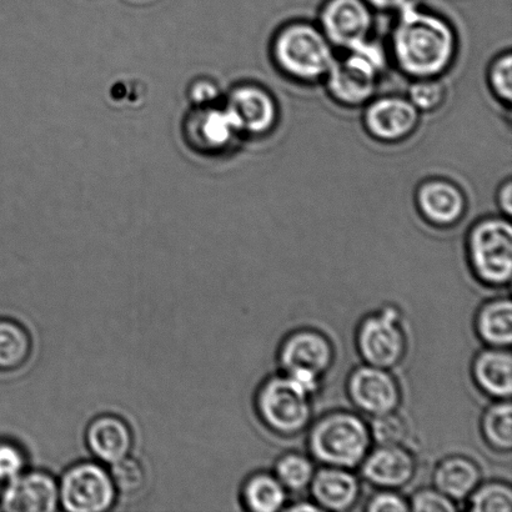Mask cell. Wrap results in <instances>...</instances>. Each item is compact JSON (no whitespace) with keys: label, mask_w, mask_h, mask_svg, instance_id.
<instances>
[{"label":"cell","mask_w":512,"mask_h":512,"mask_svg":"<svg viewBox=\"0 0 512 512\" xmlns=\"http://www.w3.org/2000/svg\"><path fill=\"white\" fill-rule=\"evenodd\" d=\"M455 501L445 496L436 488L416 491L411 498L410 510L415 512H454L458 510Z\"/></svg>","instance_id":"obj_33"},{"label":"cell","mask_w":512,"mask_h":512,"mask_svg":"<svg viewBox=\"0 0 512 512\" xmlns=\"http://www.w3.org/2000/svg\"><path fill=\"white\" fill-rule=\"evenodd\" d=\"M316 24L335 49L345 52L373 39L374 10L365 0H325Z\"/></svg>","instance_id":"obj_9"},{"label":"cell","mask_w":512,"mask_h":512,"mask_svg":"<svg viewBox=\"0 0 512 512\" xmlns=\"http://www.w3.org/2000/svg\"><path fill=\"white\" fill-rule=\"evenodd\" d=\"M389 54L379 42L368 40L344 54L336 55L323 82L331 100L341 107L363 108L378 95L381 78L389 65Z\"/></svg>","instance_id":"obj_3"},{"label":"cell","mask_w":512,"mask_h":512,"mask_svg":"<svg viewBox=\"0 0 512 512\" xmlns=\"http://www.w3.org/2000/svg\"><path fill=\"white\" fill-rule=\"evenodd\" d=\"M29 331L18 321L0 318V371L10 373L23 368L32 355Z\"/></svg>","instance_id":"obj_24"},{"label":"cell","mask_w":512,"mask_h":512,"mask_svg":"<svg viewBox=\"0 0 512 512\" xmlns=\"http://www.w3.org/2000/svg\"><path fill=\"white\" fill-rule=\"evenodd\" d=\"M389 58L405 77L443 78L459 52L458 33L449 19L410 0L396 12Z\"/></svg>","instance_id":"obj_1"},{"label":"cell","mask_w":512,"mask_h":512,"mask_svg":"<svg viewBox=\"0 0 512 512\" xmlns=\"http://www.w3.org/2000/svg\"><path fill=\"white\" fill-rule=\"evenodd\" d=\"M313 501L323 511L353 509L360 496L358 478L349 469L324 466L315 471L309 486Z\"/></svg>","instance_id":"obj_19"},{"label":"cell","mask_w":512,"mask_h":512,"mask_svg":"<svg viewBox=\"0 0 512 512\" xmlns=\"http://www.w3.org/2000/svg\"><path fill=\"white\" fill-rule=\"evenodd\" d=\"M335 48L318 24L293 20L276 30L270 43L274 67L291 82L323 83L336 59Z\"/></svg>","instance_id":"obj_2"},{"label":"cell","mask_w":512,"mask_h":512,"mask_svg":"<svg viewBox=\"0 0 512 512\" xmlns=\"http://www.w3.org/2000/svg\"><path fill=\"white\" fill-rule=\"evenodd\" d=\"M27 454L17 443L0 440V483L4 485L27 470Z\"/></svg>","instance_id":"obj_32"},{"label":"cell","mask_w":512,"mask_h":512,"mask_svg":"<svg viewBox=\"0 0 512 512\" xmlns=\"http://www.w3.org/2000/svg\"><path fill=\"white\" fill-rule=\"evenodd\" d=\"M406 97L421 114L434 113L443 107L448 89L441 78L414 79Z\"/></svg>","instance_id":"obj_29"},{"label":"cell","mask_w":512,"mask_h":512,"mask_svg":"<svg viewBox=\"0 0 512 512\" xmlns=\"http://www.w3.org/2000/svg\"><path fill=\"white\" fill-rule=\"evenodd\" d=\"M374 12L391 13L398 12L410 0H365Z\"/></svg>","instance_id":"obj_37"},{"label":"cell","mask_w":512,"mask_h":512,"mask_svg":"<svg viewBox=\"0 0 512 512\" xmlns=\"http://www.w3.org/2000/svg\"><path fill=\"white\" fill-rule=\"evenodd\" d=\"M469 510L474 512H511V486L500 481L479 484L469 496Z\"/></svg>","instance_id":"obj_28"},{"label":"cell","mask_w":512,"mask_h":512,"mask_svg":"<svg viewBox=\"0 0 512 512\" xmlns=\"http://www.w3.org/2000/svg\"><path fill=\"white\" fill-rule=\"evenodd\" d=\"M496 205L503 214V217L511 218L512 214V182L511 179L504 180L496 192Z\"/></svg>","instance_id":"obj_36"},{"label":"cell","mask_w":512,"mask_h":512,"mask_svg":"<svg viewBox=\"0 0 512 512\" xmlns=\"http://www.w3.org/2000/svg\"><path fill=\"white\" fill-rule=\"evenodd\" d=\"M360 468L361 476L375 488L398 490L413 480L416 463L404 445H376Z\"/></svg>","instance_id":"obj_16"},{"label":"cell","mask_w":512,"mask_h":512,"mask_svg":"<svg viewBox=\"0 0 512 512\" xmlns=\"http://www.w3.org/2000/svg\"><path fill=\"white\" fill-rule=\"evenodd\" d=\"M110 466L112 468H110L109 473L112 476L118 498L122 495L123 498L132 499L142 494L145 485H147V473H145L144 466L138 460L127 456V458Z\"/></svg>","instance_id":"obj_27"},{"label":"cell","mask_w":512,"mask_h":512,"mask_svg":"<svg viewBox=\"0 0 512 512\" xmlns=\"http://www.w3.org/2000/svg\"><path fill=\"white\" fill-rule=\"evenodd\" d=\"M284 510L288 511H321L318 505L310 503V501H299V503H295L290 505L289 508H285Z\"/></svg>","instance_id":"obj_38"},{"label":"cell","mask_w":512,"mask_h":512,"mask_svg":"<svg viewBox=\"0 0 512 512\" xmlns=\"http://www.w3.org/2000/svg\"><path fill=\"white\" fill-rule=\"evenodd\" d=\"M183 137L195 153L217 155L227 152L240 133L227 109L210 104L189 110L183 122Z\"/></svg>","instance_id":"obj_12"},{"label":"cell","mask_w":512,"mask_h":512,"mask_svg":"<svg viewBox=\"0 0 512 512\" xmlns=\"http://www.w3.org/2000/svg\"><path fill=\"white\" fill-rule=\"evenodd\" d=\"M356 346L366 364L388 370L398 365L406 350L399 311L386 306L365 318L356 334Z\"/></svg>","instance_id":"obj_8"},{"label":"cell","mask_w":512,"mask_h":512,"mask_svg":"<svg viewBox=\"0 0 512 512\" xmlns=\"http://www.w3.org/2000/svg\"><path fill=\"white\" fill-rule=\"evenodd\" d=\"M310 399L283 373L261 384L255 405L266 428L280 435H295L310 423Z\"/></svg>","instance_id":"obj_6"},{"label":"cell","mask_w":512,"mask_h":512,"mask_svg":"<svg viewBox=\"0 0 512 512\" xmlns=\"http://www.w3.org/2000/svg\"><path fill=\"white\" fill-rule=\"evenodd\" d=\"M58 508V481L47 471L25 470L5 484L0 493V510L53 512Z\"/></svg>","instance_id":"obj_15"},{"label":"cell","mask_w":512,"mask_h":512,"mask_svg":"<svg viewBox=\"0 0 512 512\" xmlns=\"http://www.w3.org/2000/svg\"><path fill=\"white\" fill-rule=\"evenodd\" d=\"M348 394L361 413L379 416L398 410L401 393L398 381L388 369L361 365L350 374Z\"/></svg>","instance_id":"obj_13"},{"label":"cell","mask_w":512,"mask_h":512,"mask_svg":"<svg viewBox=\"0 0 512 512\" xmlns=\"http://www.w3.org/2000/svg\"><path fill=\"white\" fill-rule=\"evenodd\" d=\"M466 252L476 278L493 286L508 285L512 276L510 218L486 217L470 228Z\"/></svg>","instance_id":"obj_5"},{"label":"cell","mask_w":512,"mask_h":512,"mask_svg":"<svg viewBox=\"0 0 512 512\" xmlns=\"http://www.w3.org/2000/svg\"><path fill=\"white\" fill-rule=\"evenodd\" d=\"M434 486L448 496L449 499L460 503L468 500L473 491L481 483L479 466L473 460L464 456H450L441 461L434 471Z\"/></svg>","instance_id":"obj_21"},{"label":"cell","mask_w":512,"mask_h":512,"mask_svg":"<svg viewBox=\"0 0 512 512\" xmlns=\"http://www.w3.org/2000/svg\"><path fill=\"white\" fill-rule=\"evenodd\" d=\"M371 443L369 425L349 411H334L311 426L308 446L311 456L324 466L355 469L368 455Z\"/></svg>","instance_id":"obj_4"},{"label":"cell","mask_w":512,"mask_h":512,"mask_svg":"<svg viewBox=\"0 0 512 512\" xmlns=\"http://www.w3.org/2000/svg\"><path fill=\"white\" fill-rule=\"evenodd\" d=\"M371 440L376 445H404L408 438V428L400 415L389 413L374 416L369 425Z\"/></svg>","instance_id":"obj_31"},{"label":"cell","mask_w":512,"mask_h":512,"mask_svg":"<svg viewBox=\"0 0 512 512\" xmlns=\"http://www.w3.org/2000/svg\"><path fill=\"white\" fill-rule=\"evenodd\" d=\"M315 474L314 463L308 456L289 453L276 461L275 478L280 481L288 493H301L309 489Z\"/></svg>","instance_id":"obj_26"},{"label":"cell","mask_w":512,"mask_h":512,"mask_svg":"<svg viewBox=\"0 0 512 512\" xmlns=\"http://www.w3.org/2000/svg\"><path fill=\"white\" fill-rule=\"evenodd\" d=\"M468 205L463 188L448 178L425 179L416 188L415 207L436 228L455 227L465 218Z\"/></svg>","instance_id":"obj_14"},{"label":"cell","mask_w":512,"mask_h":512,"mask_svg":"<svg viewBox=\"0 0 512 512\" xmlns=\"http://www.w3.org/2000/svg\"><path fill=\"white\" fill-rule=\"evenodd\" d=\"M476 385L496 400H510L512 394V356L509 348L481 351L473 363Z\"/></svg>","instance_id":"obj_20"},{"label":"cell","mask_w":512,"mask_h":512,"mask_svg":"<svg viewBox=\"0 0 512 512\" xmlns=\"http://www.w3.org/2000/svg\"><path fill=\"white\" fill-rule=\"evenodd\" d=\"M365 510L369 512H406L410 511L408 501L395 490L381 489L370 496Z\"/></svg>","instance_id":"obj_34"},{"label":"cell","mask_w":512,"mask_h":512,"mask_svg":"<svg viewBox=\"0 0 512 512\" xmlns=\"http://www.w3.org/2000/svg\"><path fill=\"white\" fill-rule=\"evenodd\" d=\"M334 351L328 338L316 330H298L281 344L279 364L283 373L310 371L323 376L333 364Z\"/></svg>","instance_id":"obj_17"},{"label":"cell","mask_w":512,"mask_h":512,"mask_svg":"<svg viewBox=\"0 0 512 512\" xmlns=\"http://www.w3.org/2000/svg\"><path fill=\"white\" fill-rule=\"evenodd\" d=\"M3 488H4V484L0 483V493H2Z\"/></svg>","instance_id":"obj_39"},{"label":"cell","mask_w":512,"mask_h":512,"mask_svg":"<svg viewBox=\"0 0 512 512\" xmlns=\"http://www.w3.org/2000/svg\"><path fill=\"white\" fill-rule=\"evenodd\" d=\"M189 98L194 103V107L197 105H210L219 97V89L217 85L210 80L203 79L197 80L189 88Z\"/></svg>","instance_id":"obj_35"},{"label":"cell","mask_w":512,"mask_h":512,"mask_svg":"<svg viewBox=\"0 0 512 512\" xmlns=\"http://www.w3.org/2000/svg\"><path fill=\"white\" fill-rule=\"evenodd\" d=\"M223 107L237 124L240 135L263 138L279 123L278 100L270 90L255 83H242L230 89Z\"/></svg>","instance_id":"obj_11"},{"label":"cell","mask_w":512,"mask_h":512,"mask_svg":"<svg viewBox=\"0 0 512 512\" xmlns=\"http://www.w3.org/2000/svg\"><path fill=\"white\" fill-rule=\"evenodd\" d=\"M242 500L249 511L278 512L285 509L288 491L274 474L256 473L245 481Z\"/></svg>","instance_id":"obj_23"},{"label":"cell","mask_w":512,"mask_h":512,"mask_svg":"<svg viewBox=\"0 0 512 512\" xmlns=\"http://www.w3.org/2000/svg\"><path fill=\"white\" fill-rule=\"evenodd\" d=\"M363 108L365 132L381 144L405 142L413 137L421 122V113L403 95H376Z\"/></svg>","instance_id":"obj_10"},{"label":"cell","mask_w":512,"mask_h":512,"mask_svg":"<svg viewBox=\"0 0 512 512\" xmlns=\"http://www.w3.org/2000/svg\"><path fill=\"white\" fill-rule=\"evenodd\" d=\"M488 85L491 94L504 107L511 109L512 103V54L505 50L495 57L488 68Z\"/></svg>","instance_id":"obj_30"},{"label":"cell","mask_w":512,"mask_h":512,"mask_svg":"<svg viewBox=\"0 0 512 512\" xmlns=\"http://www.w3.org/2000/svg\"><path fill=\"white\" fill-rule=\"evenodd\" d=\"M486 441L499 451L512 449V406L510 400H498L489 406L481 420Z\"/></svg>","instance_id":"obj_25"},{"label":"cell","mask_w":512,"mask_h":512,"mask_svg":"<svg viewBox=\"0 0 512 512\" xmlns=\"http://www.w3.org/2000/svg\"><path fill=\"white\" fill-rule=\"evenodd\" d=\"M58 488L59 506L70 512H104L118 500L112 476L102 463L82 461L70 466Z\"/></svg>","instance_id":"obj_7"},{"label":"cell","mask_w":512,"mask_h":512,"mask_svg":"<svg viewBox=\"0 0 512 512\" xmlns=\"http://www.w3.org/2000/svg\"><path fill=\"white\" fill-rule=\"evenodd\" d=\"M476 330L491 348H510L512 343V304L499 298L481 306L476 316Z\"/></svg>","instance_id":"obj_22"},{"label":"cell","mask_w":512,"mask_h":512,"mask_svg":"<svg viewBox=\"0 0 512 512\" xmlns=\"http://www.w3.org/2000/svg\"><path fill=\"white\" fill-rule=\"evenodd\" d=\"M85 443L99 463L113 465L130 456L134 436L124 419L117 415H100L90 421L85 430Z\"/></svg>","instance_id":"obj_18"}]
</instances>
